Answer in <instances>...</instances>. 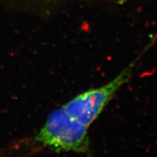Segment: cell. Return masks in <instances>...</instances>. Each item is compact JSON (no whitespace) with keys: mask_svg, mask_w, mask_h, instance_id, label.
<instances>
[{"mask_svg":"<svg viewBox=\"0 0 157 157\" xmlns=\"http://www.w3.org/2000/svg\"><path fill=\"white\" fill-rule=\"evenodd\" d=\"M156 42V39L151 40L138 56L111 81L78 94L63 104L61 107L76 121L90 128L117 92L129 82L140 58Z\"/></svg>","mask_w":157,"mask_h":157,"instance_id":"6da1fadb","label":"cell"},{"mask_svg":"<svg viewBox=\"0 0 157 157\" xmlns=\"http://www.w3.org/2000/svg\"><path fill=\"white\" fill-rule=\"evenodd\" d=\"M89 129L60 106L48 116L34 140L52 151L74 152L91 157Z\"/></svg>","mask_w":157,"mask_h":157,"instance_id":"7a4b0ae2","label":"cell"},{"mask_svg":"<svg viewBox=\"0 0 157 157\" xmlns=\"http://www.w3.org/2000/svg\"><path fill=\"white\" fill-rule=\"evenodd\" d=\"M39 1H42V2H57V3H59V2H64L65 1H70V0H39Z\"/></svg>","mask_w":157,"mask_h":157,"instance_id":"3957f363","label":"cell"}]
</instances>
